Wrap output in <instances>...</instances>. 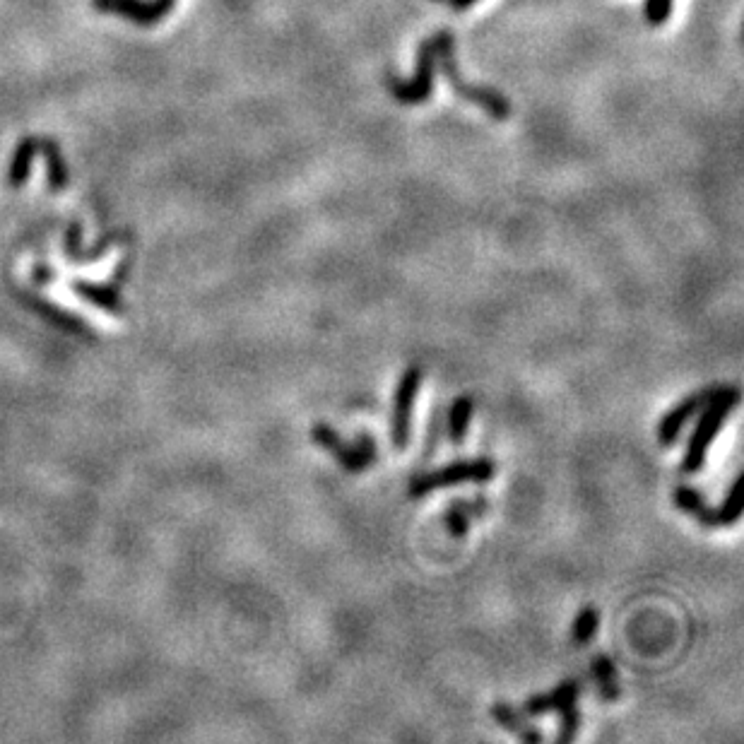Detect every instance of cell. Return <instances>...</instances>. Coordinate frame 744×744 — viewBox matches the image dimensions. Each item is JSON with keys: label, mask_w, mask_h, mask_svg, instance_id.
Returning a JSON list of instances; mask_svg holds the SVG:
<instances>
[{"label": "cell", "mask_w": 744, "mask_h": 744, "mask_svg": "<svg viewBox=\"0 0 744 744\" xmlns=\"http://www.w3.org/2000/svg\"><path fill=\"white\" fill-rule=\"evenodd\" d=\"M39 155V138L34 135H25L15 147L13 157H10V167H8V183L13 188H22L32 174V164L34 157Z\"/></svg>", "instance_id": "12"}, {"label": "cell", "mask_w": 744, "mask_h": 744, "mask_svg": "<svg viewBox=\"0 0 744 744\" xmlns=\"http://www.w3.org/2000/svg\"><path fill=\"white\" fill-rule=\"evenodd\" d=\"M311 436H314V441L318 446L328 448V451L338 458V463H342V468L350 472L366 470L371 463H374L376 456H379L374 439H371L366 431L357 434V439H354L352 444L342 439L338 431H335L333 427H328V424H316V427L311 429Z\"/></svg>", "instance_id": "4"}, {"label": "cell", "mask_w": 744, "mask_h": 744, "mask_svg": "<svg viewBox=\"0 0 744 744\" xmlns=\"http://www.w3.org/2000/svg\"><path fill=\"white\" fill-rule=\"evenodd\" d=\"M713 391H716V386L713 388H704V391L689 395V398H684L682 403H679L677 407H672L667 415L660 419V427H658V441L660 446H672L677 441V436L682 434V429L687 427V422L692 419L694 415H699L701 407H704L708 403V398H711Z\"/></svg>", "instance_id": "8"}, {"label": "cell", "mask_w": 744, "mask_h": 744, "mask_svg": "<svg viewBox=\"0 0 744 744\" xmlns=\"http://www.w3.org/2000/svg\"><path fill=\"white\" fill-rule=\"evenodd\" d=\"M487 509H489V504L484 496H477L475 501H463V499L453 501V504L446 509V516H444L448 533H451L453 537H463L465 533H468L470 523L475 521V518L484 516V511Z\"/></svg>", "instance_id": "11"}, {"label": "cell", "mask_w": 744, "mask_h": 744, "mask_svg": "<svg viewBox=\"0 0 744 744\" xmlns=\"http://www.w3.org/2000/svg\"><path fill=\"white\" fill-rule=\"evenodd\" d=\"M496 475V463L492 458H472V460H456V463L446 465V468L434 472H422V475L412 477L407 494L410 499H422L436 489L453 487V484L465 482H489Z\"/></svg>", "instance_id": "3"}, {"label": "cell", "mask_w": 744, "mask_h": 744, "mask_svg": "<svg viewBox=\"0 0 744 744\" xmlns=\"http://www.w3.org/2000/svg\"><path fill=\"white\" fill-rule=\"evenodd\" d=\"M598 624H600V614L595 610L593 605H586L581 612H578L576 622H574V641L576 646H586L595 639L598 634Z\"/></svg>", "instance_id": "18"}, {"label": "cell", "mask_w": 744, "mask_h": 744, "mask_svg": "<svg viewBox=\"0 0 744 744\" xmlns=\"http://www.w3.org/2000/svg\"><path fill=\"white\" fill-rule=\"evenodd\" d=\"M492 718L501 725V728H506L509 732H513L516 737H521L523 742H540L542 740L540 732H537L533 725H530L528 720H525L521 713L516 711V708L504 704V701H499V704L492 706Z\"/></svg>", "instance_id": "14"}, {"label": "cell", "mask_w": 744, "mask_h": 744, "mask_svg": "<svg viewBox=\"0 0 744 744\" xmlns=\"http://www.w3.org/2000/svg\"><path fill=\"white\" fill-rule=\"evenodd\" d=\"M590 670H593L595 682H598L600 696L605 701H617L619 699V682H617V670H614V663L607 655H595L593 663H590Z\"/></svg>", "instance_id": "16"}, {"label": "cell", "mask_w": 744, "mask_h": 744, "mask_svg": "<svg viewBox=\"0 0 744 744\" xmlns=\"http://www.w3.org/2000/svg\"><path fill=\"white\" fill-rule=\"evenodd\" d=\"M675 504L677 509H682L687 516H692L696 523L704 525V528H718L716 521V509L706 504V499L696 492L689 484H679L675 489Z\"/></svg>", "instance_id": "13"}, {"label": "cell", "mask_w": 744, "mask_h": 744, "mask_svg": "<svg viewBox=\"0 0 744 744\" xmlns=\"http://www.w3.org/2000/svg\"><path fill=\"white\" fill-rule=\"evenodd\" d=\"M434 41H436V68L444 73V78L448 80V85H451V90L456 92L460 99L477 104L484 114L496 118V121H506V118L513 116L511 102L499 90H494V87H489V85H470V82H465L463 78H460L458 58H456V41H453V37L446 32V29L444 32L434 34Z\"/></svg>", "instance_id": "1"}, {"label": "cell", "mask_w": 744, "mask_h": 744, "mask_svg": "<svg viewBox=\"0 0 744 744\" xmlns=\"http://www.w3.org/2000/svg\"><path fill=\"white\" fill-rule=\"evenodd\" d=\"M672 8H675V0H643V17L648 25L660 27L672 17Z\"/></svg>", "instance_id": "19"}, {"label": "cell", "mask_w": 744, "mask_h": 744, "mask_svg": "<svg viewBox=\"0 0 744 744\" xmlns=\"http://www.w3.org/2000/svg\"><path fill=\"white\" fill-rule=\"evenodd\" d=\"M39 152L44 155L46 162V181H49V188L53 193L66 191L68 181H70V169L66 164V157H63L61 145H58L56 138H39Z\"/></svg>", "instance_id": "10"}, {"label": "cell", "mask_w": 744, "mask_h": 744, "mask_svg": "<svg viewBox=\"0 0 744 744\" xmlns=\"http://www.w3.org/2000/svg\"><path fill=\"white\" fill-rule=\"evenodd\" d=\"M581 687H583L581 679H566V682L559 684L554 692L530 696V699L525 701L523 711L528 713V716H545V713L552 711L562 713L564 708L576 706L578 696H581Z\"/></svg>", "instance_id": "9"}, {"label": "cell", "mask_w": 744, "mask_h": 744, "mask_svg": "<svg viewBox=\"0 0 744 744\" xmlns=\"http://www.w3.org/2000/svg\"><path fill=\"white\" fill-rule=\"evenodd\" d=\"M740 487H742V477L737 475L735 480H732V484H730V492L725 494L723 504H720L718 509H716L718 528H720V525H732V523L740 521V516H742V494H740Z\"/></svg>", "instance_id": "17"}, {"label": "cell", "mask_w": 744, "mask_h": 744, "mask_svg": "<svg viewBox=\"0 0 744 744\" xmlns=\"http://www.w3.org/2000/svg\"><path fill=\"white\" fill-rule=\"evenodd\" d=\"M578 725H581V713L576 706H569L562 711V728H559L557 742H571L576 737Z\"/></svg>", "instance_id": "20"}, {"label": "cell", "mask_w": 744, "mask_h": 744, "mask_svg": "<svg viewBox=\"0 0 744 744\" xmlns=\"http://www.w3.org/2000/svg\"><path fill=\"white\" fill-rule=\"evenodd\" d=\"M422 388V369L419 366H410L403 376H400L398 388H395L393 398V417H391V436L393 446L403 448L410 441V419H412V407H415L417 393Z\"/></svg>", "instance_id": "6"}, {"label": "cell", "mask_w": 744, "mask_h": 744, "mask_svg": "<svg viewBox=\"0 0 744 744\" xmlns=\"http://www.w3.org/2000/svg\"><path fill=\"white\" fill-rule=\"evenodd\" d=\"M436 75V41L434 37L424 39L417 49V63L412 80H400L388 75V90L403 104H424L434 92Z\"/></svg>", "instance_id": "5"}, {"label": "cell", "mask_w": 744, "mask_h": 744, "mask_svg": "<svg viewBox=\"0 0 744 744\" xmlns=\"http://www.w3.org/2000/svg\"><path fill=\"white\" fill-rule=\"evenodd\" d=\"M92 5L99 13L123 17L138 27H152L174 10L176 0H92Z\"/></svg>", "instance_id": "7"}, {"label": "cell", "mask_w": 744, "mask_h": 744, "mask_svg": "<svg viewBox=\"0 0 744 744\" xmlns=\"http://www.w3.org/2000/svg\"><path fill=\"white\" fill-rule=\"evenodd\" d=\"M475 3H480V0H448V5H451L456 13H465V10H470Z\"/></svg>", "instance_id": "22"}, {"label": "cell", "mask_w": 744, "mask_h": 744, "mask_svg": "<svg viewBox=\"0 0 744 744\" xmlns=\"http://www.w3.org/2000/svg\"><path fill=\"white\" fill-rule=\"evenodd\" d=\"M472 412H475L472 395H460V398H456V403L451 405V410H448V439H451L453 446H460L465 441Z\"/></svg>", "instance_id": "15"}, {"label": "cell", "mask_w": 744, "mask_h": 744, "mask_svg": "<svg viewBox=\"0 0 744 744\" xmlns=\"http://www.w3.org/2000/svg\"><path fill=\"white\" fill-rule=\"evenodd\" d=\"M740 403V388L735 386H716L708 403L701 407V417L696 422V429L689 439L687 451H684L682 472L684 475H696L706 465L708 448L716 441L720 427L728 422L730 412Z\"/></svg>", "instance_id": "2"}, {"label": "cell", "mask_w": 744, "mask_h": 744, "mask_svg": "<svg viewBox=\"0 0 744 744\" xmlns=\"http://www.w3.org/2000/svg\"><path fill=\"white\" fill-rule=\"evenodd\" d=\"M439 427H441V412L436 410V412H434V417H431V427H429L427 448H424V460L431 458V453H434V446L439 444Z\"/></svg>", "instance_id": "21"}]
</instances>
